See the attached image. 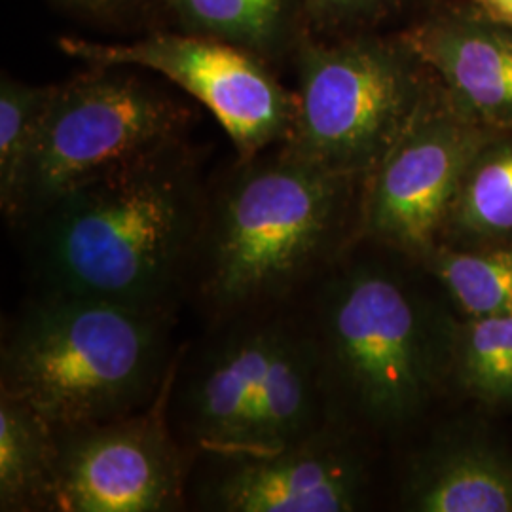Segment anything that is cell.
Wrapping results in <instances>:
<instances>
[{"label":"cell","instance_id":"obj_8","mask_svg":"<svg viewBox=\"0 0 512 512\" xmlns=\"http://www.w3.org/2000/svg\"><path fill=\"white\" fill-rule=\"evenodd\" d=\"M173 372L160 395L137 412L55 429L52 512H177L190 505L196 456L169 416Z\"/></svg>","mask_w":512,"mask_h":512},{"label":"cell","instance_id":"obj_4","mask_svg":"<svg viewBox=\"0 0 512 512\" xmlns=\"http://www.w3.org/2000/svg\"><path fill=\"white\" fill-rule=\"evenodd\" d=\"M319 285L310 317L329 420L391 433L416 420L452 370L454 327L406 275L353 262Z\"/></svg>","mask_w":512,"mask_h":512},{"label":"cell","instance_id":"obj_21","mask_svg":"<svg viewBox=\"0 0 512 512\" xmlns=\"http://www.w3.org/2000/svg\"><path fill=\"white\" fill-rule=\"evenodd\" d=\"M78 18L112 29H145V35L169 23L162 0H54Z\"/></svg>","mask_w":512,"mask_h":512},{"label":"cell","instance_id":"obj_5","mask_svg":"<svg viewBox=\"0 0 512 512\" xmlns=\"http://www.w3.org/2000/svg\"><path fill=\"white\" fill-rule=\"evenodd\" d=\"M298 109L285 147L330 173L365 181L435 82L401 31L300 40Z\"/></svg>","mask_w":512,"mask_h":512},{"label":"cell","instance_id":"obj_12","mask_svg":"<svg viewBox=\"0 0 512 512\" xmlns=\"http://www.w3.org/2000/svg\"><path fill=\"white\" fill-rule=\"evenodd\" d=\"M401 35L459 112L495 133L512 131V27L473 0H431Z\"/></svg>","mask_w":512,"mask_h":512},{"label":"cell","instance_id":"obj_19","mask_svg":"<svg viewBox=\"0 0 512 512\" xmlns=\"http://www.w3.org/2000/svg\"><path fill=\"white\" fill-rule=\"evenodd\" d=\"M452 372L478 401L512 408V315L454 327Z\"/></svg>","mask_w":512,"mask_h":512},{"label":"cell","instance_id":"obj_18","mask_svg":"<svg viewBox=\"0 0 512 512\" xmlns=\"http://www.w3.org/2000/svg\"><path fill=\"white\" fill-rule=\"evenodd\" d=\"M55 86H33L2 74L0 80V209L10 222L29 160L37 147Z\"/></svg>","mask_w":512,"mask_h":512},{"label":"cell","instance_id":"obj_14","mask_svg":"<svg viewBox=\"0 0 512 512\" xmlns=\"http://www.w3.org/2000/svg\"><path fill=\"white\" fill-rule=\"evenodd\" d=\"M179 31L217 38L279 71L308 35L306 0H162Z\"/></svg>","mask_w":512,"mask_h":512},{"label":"cell","instance_id":"obj_3","mask_svg":"<svg viewBox=\"0 0 512 512\" xmlns=\"http://www.w3.org/2000/svg\"><path fill=\"white\" fill-rule=\"evenodd\" d=\"M175 315L38 291L2 332L0 391L54 429L120 418L152 403L177 363Z\"/></svg>","mask_w":512,"mask_h":512},{"label":"cell","instance_id":"obj_2","mask_svg":"<svg viewBox=\"0 0 512 512\" xmlns=\"http://www.w3.org/2000/svg\"><path fill=\"white\" fill-rule=\"evenodd\" d=\"M361 188L285 145L236 156L209 183L188 298L213 325L293 304L336 262Z\"/></svg>","mask_w":512,"mask_h":512},{"label":"cell","instance_id":"obj_20","mask_svg":"<svg viewBox=\"0 0 512 512\" xmlns=\"http://www.w3.org/2000/svg\"><path fill=\"white\" fill-rule=\"evenodd\" d=\"M431 0H306L311 37L340 38L385 33V27L412 14ZM410 18V19H412Z\"/></svg>","mask_w":512,"mask_h":512},{"label":"cell","instance_id":"obj_7","mask_svg":"<svg viewBox=\"0 0 512 512\" xmlns=\"http://www.w3.org/2000/svg\"><path fill=\"white\" fill-rule=\"evenodd\" d=\"M57 48L84 65L133 67L169 80L217 118L238 158L291 139L296 90L270 63L228 42L160 29L128 42L61 37Z\"/></svg>","mask_w":512,"mask_h":512},{"label":"cell","instance_id":"obj_6","mask_svg":"<svg viewBox=\"0 0 512 512\" xmlns=\"http://www.w3.org/2000/svg\"><path fill=\"white\" fill-rule=\"evenodd\" d=\"M194 112L133 67H92L55 86L10 226L57 196L188 139Z\"/></svg>","mask_w":512,"mask_h":512},{"label":"cell","instance_id":"obj_10","mask_svg":"<svg viewBox=\"0 0 512 512\" xmlns=\"http://www.w3.org/2000/svg\"><path fill=\"white\" fill-rule=\"evenodd\" d=\"M196 503L215 512H351L365 501L357 433L329 421L304 439L262 452L196 456Z\"/></svg>","mask_w":512,"mask_h":512},{"label":"cell","instance_id":"obj_13","mask_svg":"<svg viewBox=\"0 0 512 512\" xmlns=\"http://www.w3.org/2000/svg\"><path fill=\"white\" fill-rule=\"evenodd\" d=\"M403 507L416 512H512V458L482 440H444L412 463Z\"/></svg>","mask_w":512,"mask_h":512},{"label":"cell","instance_id":"obj_17","mask_svg":"<svg viewBox=\"0 0 512 512\" xmlns=\"http://www.w3.org/2000/svg\"><path fill=\"white\" fill-rule=\"evenodd\" d=\"M420 264L469 319L512 315V245L463 251L440 243Z\"/></svg>","mask_w":512,"mask_h":512},{"label":"cell","instance_id":"obj_16","mask_svg":"<svg viewBox=\"0 0 512 512\" xmlns=\"http://www.w3.org/2000/svg\"><path fill=\"white\" fill-rule=\"evenodd\" d=\"M440 238L473 249L512 245V131L497 133L467 165Z\"/></svg>","mask_w":512,"mask_h":512},{"label":"cell","instance_id":"obj_15","mask_svg":"<svg viewBox=\"0 0 512 512\" xmlns=\"http://www.w3.org/2000/svg\"><path fill=\"white\" fill-rule=\"evenodd\" d=\"M55 469L52 423L0 391V511L52 512Z\"/></svg>","mask_w":512,"mask_h":512},{"label":"cell","instance_id":"obj_9","mask_svg":"<svg viewBox=\"0 0 512 512\" xmlns=\"http://www.w3.org/2000/svg\"><path fill=\"white\" fill-rule=\"evenodd\" d=\"M495 135L459 112L435 78L403 135L363 181L361 232L420 262L439 245L467 165Z\"/></svg>","mask_w":512,"mask_h":512},{"label":"cell","instance_id":"obj_11","mask_svg":"<svg viewBox=\"0 0 512 512\" xmlns=\"http://www.w3.org/2000/svg\"><path fill=\"white\" fill-rule=\"evenodd\" d=\"M285 308L215 323L205 344L177 357L169 416L194 456L238 450Z\"/></svg>","mask_w":512,"mask_h":512},{"label":"cell","instance_id":"obj_1","mask_svg":"<svg viewBox=\"0 0 512 512\" xmlns=\"http://www.w3.org/2000/svg\"><path fill=\"white\" fill-rule=\"evenodd\" d=\"M207 190L184 139L57 196L19 228L38 291L177 317Z\"/></svg>","mask_w":512,"mask_h":512},{"label":"cell","instance_id":"obj_22","mask_svg":"<svg viewBox=\"0 0 512 512\" xmlns=\"http://www.w3.org/2000/svg\"><path fill=\"white\" fill-rule=\"evenodd\" d=\"M486 16L512 27V0H473Z\"/></svg>","mask_w":512,"mask_h":512}]
</instances>
